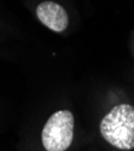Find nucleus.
<instances>
[{"label": "nucleus", "mask_w": 134, "mask_h": 151, "mask_svg": "<svg viewBox=\"0 0 134 151\" xmlns=\"http://www.w3.org/2000/svg\"><path fill=\"white\" fill-rule=\"evenodd\" d=\"M104 139L120 150L134 149V106L120 104L114 106L100 122Z\"/></svg>", "instance_id": "nucleus-1"}, {"label": "nucleus", "mask_w": 134, "mask_h": 151, "mask_svg": "<svg viewBox=\"0 0 134 151\" xmlns=\"http://www.w3.org/2000/svg\"><path fill=\"white\" fill-rule=\"evenodd\" d=\"M36 16L40 22L53 32H63L69 23L65 9L54 1H44L36 7Z\"/></svg>", "instance_id": "nucleus-3"}, {"label": "nucleus", "mask_w": 134, "mask_h": 151, "mask_svg": "<svg viewBox=\"0 0 134 151\" xmlns=\"http://www.w3.org/2000/svg\"><path fill=\"white\" fill-rule=\"evenodd\" d=\"M74 138V115L69 110H59L47 120L41 133L47 151H65Z\"/></svg>", "instance_id": "nucleus-2"}]
</instances>
